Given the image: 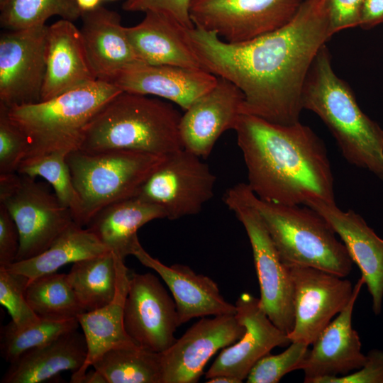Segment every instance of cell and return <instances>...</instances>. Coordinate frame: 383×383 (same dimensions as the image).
<instances>
[{"label":"cell","instance_id":"cell-1","mask_svg":"<svg viewBox=\"0 0 383 383\" xmlns=\"http://www.w3.org/2000/svg\"><path fill=\"white\" fill-rule=\"evenodd\" d=\"M185 38L201 67L234 84L244 96L241 113L269 122H299L304 82L319 50L331 38L328 0H304L282 27L239 43L194 26Z\"/></svg>","mask_w":383,"mask_h":383},{"label":"cell","instance_id":"cell-2","mask_svg":"<svg viewBox=\"0 0 383 383\" xmlns=\"http://www.w3.org/2000/svg\"><path fill=\"white\" fill-rule=\"evenodd\" d=\"M247 183L261 200L300 205L335 201L334 179L323 140L299 122L281 125L241 113L234 126Z\"/></svg>","mask_w":383,"mask_h":383},{"label":"cell","instance_id":"cell-3","mask_svg":"<svg viewBox=\"0 0 383 383\" xmlns=\"http://www.w3.org/2000/svg\"><path fill=\"white\" fill-rule=\"evenodd\" d=\"M302 105L326 124L350 164L383 181V130L361 110L350 87L337 76L326 45L307 74Z\"/></svg>","mask_w":383,"mask_h":383},{"label":"cell","instance_id":"cell-4","mask_svg":"<svg viewBox=\"0 0 383 383\" xmlns=\"http://www.w3.org/2000/svg\"><path fill=\"white\" fill-rule=\"evenodd\" d=\"M182 114L160 98L121 91L87 124L79 150H131L167 155L183 149Z\"/></svg>","mask_w":383,"mask_h":383},{"label":"cell","instance_id":"cell-5","mask_svg":"<svg viewBox=\"0 0 383 383\" xmlns=\"http://www.w3.org/2000/svg\"><path fill=\"white\" fill-rule=\"evenodd\" d=\"M243 184L287 267H311L343 277L351 273L354 263L347 248L323 216L307 206L261 200Z\"/></svg>","mask_w":383,"mask_h":383},{"label":"cell","instance_id":"cell-6","mask_svg":"<svg viewBox=\"0 0 383 383\" xmlns=\"http://www.w3.org/2000/svg\"><path fill=\"white\" fill-rule=\"evenodd\" d=\"M121 91L113 84L97 79L48 100L8 107L10 119L28 140L24 160L79 150L87 124Z\"/></svg>","mask_w":383,"mask_h":383},{"label":"cell","instance_id":"cell-7","mask_svg":"<svg viewBox=\"0 0 383 383\" xmlns=\"http://www.w3.org/2000/svg\"><path fill=\"white\" fill-rule=\"evenodd\" d=\"M166 156L131 150L70 152L67 162L82 202V226L107 206L137 196Z\"/></svg>","mask_w":383,"mask_h":383},{"label":"cell","instance_id":"cell-8","mask_svg":"<svg viewBox=\"0 0 383 383\" xmlns=\"http://www.w3.org/2000/svg\"><path fill=\"white\" fill-rule=\"evenodd\" d=\"M223 201L243 224L250 240L260 285V307L277 328L288 334L294 323L290 270L282 262L258 211L247 199L243 184L226 190Z\"/></svg>","mask_w":383,"mask_h":383},{"label":"cell","instance_id":"cell-9","mask_svg":"<svg viewBox=\"0 0 383 383\" xmlns=\"http://www.w3.org/2000/svg\"><path fill=\"white\" fill-rule=\"evenodd\" d=\"M0 204L18 230L20 245L15 262L42 253L74 222L70 211L48 185L18 172L0 174Z\"/></svg>","mask_w":383,"mask_h":383},{"label":"cell","instance_id":"cell-10","mask_svg":"<svg viewBox=\"0 0 383 383\" xmlns=\"http://www.w3.org/2000/svg\"><path fill=\"white\" fill-rule=\"evenodd\" d=\"M216 178L201 157L182 149L167 155L137 197L161 208L166 218L199 213L212 199Z\"/></svg>","mask_w":383,"mask_h":383},{"label":"cell","instance_id":"cell-11","mask_svg":"<svg viewBox=\"0 0 383 383\" xmlns=\"http://www.w3.org/2000/svg\"><path fill=\"white\" fill-rule=\"evenodd\" d=\"M304 0H193L194 26L239 43L274 31L289 22Z\"/></svg>","mask_w":383,"mask_h":383},{"label":"cell","instance_id":"cell-12","mask_svg":"<svg viewBox=\"0 0 383 383\" xmlns=\"http://www.w3.org/2000/svg\"><path fill=\"white\" fill-rule=\"evenodd\" d=\"M294 323L287 334L292 342L312 345L350 301L352 282L311 267H292Z\"/></svg>","mask_w":383,"mask_h":383},{"label":"cell","instance_id":"cell-13","mask_svg":"<svg viewBox=\"0 0 383 383\" xmlns=\"http://www.w3.org/2000/svg\"><path fill=\"white\" fill-rule=\"evenodd\" d=\"M47 25L10 30L0 37V104L10 108L41 100Z\"/></svg>","mask_w":383,"mask_h":383},{"label":"cell","instance_id":"cell-14","mask_svg":"<svg viewBox=\"0 0 383 383\" xmlns=\"http://www.w3.org/2000/svg\"><path fill=\"white\" fill-rule=\"evenodd\" d=\"M123 324L136 345L152 352L162 353L176 340L179 326L174 300L153 274L129 272Z\"/></svg>","mask_w":383,"mask_h":383},{"label":"cell","instance_id":"cell-15","mask_svg":"<svg viewBox=\"0 0 383 383\" xmlns=\"http://www.w3.org/2000/svg\"><path fill=\"white\" fill-rule=\"evenodd\" d=\"M235 315L201 317L166 350L160 353L162 383H196L210 358L243 335Z\"/></svg>","mask_w":383,"mask_h":383},{"label":"cell","instance_id":"cell-16","mask_svg":"<svg viewBox=\"0 0 383 383\" xmlns=\"http://www.w3.org/2000/svg\"><path fill=\"white\" fill-rule=\"evenodd\" d=\"M238 320L245 328L243 335L224 348L205 374L206 379L226 375L241 382L253 366L275 347L288 346L287 334L277 328L262 309L259 299L242 293L235 301Z\"/></svg>","mask_w":383,"mask_h":383},{"label":"cell","instance_id":"cell-17","mask_svg":"<svg viewBox=\"0 0 383 383\" xmlns=\"http://www.w3.org/2000/svg\"><path fill=\"white\" fill-rule=\"evenodd\" d=\"M364 284L361 277L349 303L311 345L301 369L304 382L321 383L326 378L345 376L365 364L367 357L352 324L354 306Z\"/></svg>","mask_w":383,"mask_h":383},{"label":"cell","instance_id":"cell-18","mask_svg":"<svg viewBox=\"0 0 383 383\" xmlns=\"http://www.w3.org/2000/svg\"><path fill=\"white\" fill-rule=\"evenodd\" d=\"M243 99L239 88L218 77L215 87L182 115L179 133L184 149L201 158L209 156L223 133L233 130Z\"/></svg>","mask_w":383,"mask_h":383},{"label":"cell","instance_id":"cell-19","mask_svg":"<svg viewBox=\"0 0 383 383\" xmlns=\"http://www.w3.org/2000/svg\"><path fill=\"white\" fill-rule=\"evenodd\" d=\"M304 206L323 216L340 237L365 279L374 313L379 315L383 303V239L359 213L352 209L344 211L335 202L315 199L307 201Z\"/></svg>","mask_w":383,"mask_h":383},{"label":"cell","instance_id":"cell-20","mask_svg":"<svg viewBox=\"0 0 383 383\" xmlns=\"http://www.w3.org/2000/svg\"><path fill=\"white\" fill-rule=\"evenodd\" d=\"M107 82L123 91L170 101L185 111L215 87L218 77L200 68L138 62L121 70Z\"/></svg>","mask_w":383,"mask_h":383},{"label":"cell","instance_id":"cell-21","mask_svg":"<svg viewBox=\"0 0 383 383\" xmlns=\"http://www.w3.org/2000/svg\"><path fill=\"white\" fill-rule=\"evenodd\" d=\"M132 255L155 271L167 284L176 304L179 326L194 318L235 314V305L223 297L209 277L196 273L187 265L167 266L147 252L140 242Z\"/></svg>","mask_w":383,"mask_h":383},{"label":"cell","instance_id":"cell-22","mask_svg":"<svg viewBox=\"0 0 383 383\" xmlns=\"http://www.w3.org/2000/svg\"><path fill=\"white\" fill-rule=\"evenodd\" d=\"M96 79L80 30L72 21L62 18L48 26L46 68L40 101Z\"/></svg>","mask_w":383,"mask_h":383},{"label":"cell","instance_id":"cell-23","mask_svg":"<svg viewBox=\"0 0 383 383\" xmlns=\"http://www.w3.org/2000/svg\"><path fill=\"white\" fill-rule=\"evenodd\" d=\"M80 18L84 45L97 79L108 81L121 70L140 62L118 13L100 6L82 13Z\"/></svg>","mask_w":383,"mask_h":383},{"label":"cell","instance_id":"cell-24","mask_svg":"<svg viewBox=\"0 0 383 383\" xmlns=\"http://www.w3.org/2000/svg\"><path fill=\"white\" fill-rule=\"evenodd\" d=\"M185 28L160 13L148 11L138 24L126 27L141 62L203 69L185 38Z\"/></svg>","mask_w":383,"mask_h":383},{"label":"cell","instance_id":"cell-25","mask_svg":"<svg viewBox=\"0 0 383 383\" xmlns=\"http://www.w3.org/2000/svg\"><path fill=\"white\" fill-rule=\"evenodd\" d=\"M118 281L113 299L103 307L77 316L87 346L84 363L72 373L71 382L79 383L89 367L107 350L135 344L126 332L123 310L128 291L129 270L124 260L116 258Z\"/></svg>","mask_w":383,"mask_h":383},{"label":"cell","instance_id":"cell-26","mask_svg":"<svg viewBox=\"0 0 383 383\" xmlns=\"http://www.w3.org/2000/svg\"><path fill=\"white\" fill-rule=\"evenodd\" d=\"M87 346L83 333L77 330L29 350L10 366L1 383H39L62 371L79 370L85 362Z\"/></svg>","mask_w":383,"mask_h":383},{"label":"cell","instance_id":"cell-27","mask_svg":"<svg viewBox=\"0 0 383 383\" xmlns=\"http://www.w3.org/2000/svg\"><path fill=\"white\" fill-rule=\"evenodd\" d=\"M165 218L158 206L135 196L104 208L86 227L116 257L124 260L140 242L138 229L152 220Z\"/></svg>","mask_w":383,"mask_h":383},{"label":"cell","instance_id":"cell-28","mask_svg":"<svg viewBox=\"0 0 383 383\" xmlns=\"http://www.w3.org/2000/svg\"><path fill=\"white\" fill-rule=\"evenodd\" d=\"M110 251L87 228L72 223L42 253L14 262L6 269L21 274L29 280L57 272L68 263L100 255Z\"/></svg>","mask_w":383,"mask_h":383},{"label":"cell","instance_id":"cell-29","mask_svg":"<svg viewBox=\"0 0 383 383\" xmlns=\"http://www.w3.org/2000/svg\"><path fill=\"white\" fill-rule=\"evenodd\" d=\"M67 277L85 311L103 307L113 299L116 292V257L109 251L75 262Z\"/></svg>","mask_w":383,"mask_h":383},{"label":"cell","instance_id":"cell-30","mask_svg":"<svg viewBox=\"0 0 383 383\" xmlns=\"http://www.w3.org/2000/svg\"><path fill=\"white\" fill-rule=\"evenodd\" d=\"M92 367L108 383H162L160 353L136 344L107 350Z\"/></svg>","mask_w":383,"mask_h":383},{"label":"cell","instance_id":"cell-31","mask_svg":"<svg viewBox=\"0 0 383 383\" xmlns=\"http://www.w3.org/2000/svg\"><path fill=\"white\" fill-rule=\"evenodd\" d=\"M26 298L35 314L43 319L71 320L85 312L67 274L55 272L29 280Z\"/></svg>","mask_w":383,"mask_h":383},{"label":"cell","instance_id":"cell-32","mask_svg":"<svg viewBox=\"0 0 383 383\" xmlns=\"http://www.w3.org/2000/svg\"><path fill=\"white\" fill-rule=\"evenodd\" d=\"M64 150L52 152L40 157L24 160L17 172L30 177H40L52 187L60 201L71 212L73 221L82 226V206L73 184Z\"/></svg>","mask_w":383,"mask_h":383},{"label":"cell","instance_id":"cell-33","mask_svg":"<svg viewBox=\"0 0 383 383\" xmlns=\"http://www.w3.org/2000/svg\"><path fill=\"white\" fill-rule=\"evenodd\" d=\"M79 325L77 318L65 321L40 318L38 322L23 328H17L11 321L1 329V355L4 360L11 363L26 351L77 330Z\"/></svg>","mask_w":383,"mask_h":383},{"label":"cell","instance_id":"cell-34","mask_svg":"<svg viewBox=\"0 0 383 383\" xmlns=\"http://www.w3.org/2000/svg\"><path fill=\"white\" fill-rule=\"evenodd\" d=\"M0 10L1 26L9 30L45 25L53 16L73 22L82 15L76 0H6Z\"/></svg>","mask_w":383,"mask_h":383},{"label":"cell","instance_id":"cell-35","mask_svg":"<svg viewBox=\"0 0 383 383\" xmlns=\"http://www.w3.org/2000/svg\"><path fill=\"white\" fill-rule=\"evenodd\" d=\"M309 346L302 343L292 342L281 353L266 355L251 369L246 382L277 383L287 373L301 370L309 350Z\"/></svg>","mask_w":383,"mask_h":383},{"label":"cell","instance_id":"cell-36","mask_svg":"<svg viewBox=\"0 0 383 383\" xmlns=\"http://www.w3.org/2000/svg\"><path fill=\"white\" fill-rule=\"evenodd\" d=\"M29 279L16 272L0 268V304L4 306L17 328L38 322L39 318L26 298Z\"/></svg>","mask_w":383,"mask_h":383},{"label":"cell","instance_id":"cell-37","mask_svg":"<svg viewBox=\"0 0 383 383\" xmlns=\"http://www.w3.org/2000/svg\"><path fill=\"white\" fill-rule=\"evenodd\" d=\"M28 151V140L0 104V174L17 172Z\"/></svg>","mask_w":383,"mask_h":383},{"label":"cell","instance_id":"cell-38","mask_svg":"<svg viewBox=\"0 0 383 383\" xmlns=\"http://www.w3.org/2000/svg\"><path fill=\"white\" fill-rule=\"evenodd\" d=\"M193 0H126L123 9L127 11L157 12L162 13L185 28L194 27L190 18Z\"/></svg>","mask_w":383,"mask_h":383},{"label":"cell","instance_id":"cell-39","mask_svg":"<svg viewBox=\"0 0 383 383\" xmlns=\"http://www.w3.org/2000/svg\"><path fill=\"white\" fill-rule=\"evenodd\" d=\"M364 0H328L331 37L342 30L360 26Z\"/></svg>","mask_w":383,"mask_h":383},{"label":"cell","instance_id":"cell-40","mask_svg":"<svg viewBox=\"0 0 383 383\" xmlns=\"http://www.w3.org/2000/svg\"><path fill=\"white\" fill-rule=\"evenodd\" d=\"M360 369L342 377H332L321 383H383V350L372 349Z\"/></svg>","mask_w":383,"mask_h":383},{"label":"cell","instance_id":"cell-41","mask_svg":"<svg viewBox=\"0 0 383 383\" xmlns=\"http://www.w3.org/2000/svg\"><path fill=\"white\" fill-rule=\"evenodd\" d=\"M19 245L18 228L6 208L0 204V268L15 262Z\"/></svg>","mask_w":383,"mask_h":383},{"label":"cell","instance_id":"cell-42","mask_svg":"<svg viewBox=\"0 0 383 383\" xmlns=\"http://www.w3.org/2000/svg\"><path fill=\"white\" fill-rule=\"evenodd\" d=\"M383 22V0H364L360 26L371 28Z\"/></svg>","mask_w":383,"mask_h":383},{"label":"cell","instance_id":"cell-43","mask_svg":"<svg viewBox=\"0 0 383 383\" xmlns=\"http://www.w3.org/2000/svg\"><path fill=\"white\" fill-rule=\"evenodd\" d=\"M79 383H108L106 378L97 370L87 371Z\"/></svg>","mask_w":383,"mask_h":383},{"label":"cell","instance_id":"cell-44","mask_svg":"<svg viewBox=\"0 0 383 383\" xmlns=\"http://www.w3.org/2000/svg\"><path fill=\"white\" fill-rule=\"evenodd\" d=\"M102 0H76L79 10L83 12L91 11L101 6Z\"/></svg>","mask_w":383,"mask_h":383},{"label":"cell","instance_id":"cell-45","mask_svg":"<svg viewBox=\"0 0 383 383\" xmlns=\"http://www.w3.org/2000/svg\"><path fill=\"white\" fill-rule=\"evenodd\" d=\"M208 383H241V382L233 377L218 375L207 379Z\"/></svg>","mask_w":383,"mask_h":383},{"label":"cell","instance_id":"cell-46","mask_svg":"<svg viewBox=\"0 0 383 383\" xmlns=\"http://www.w3.org/2000/svg\"><path fill=\"white\" fill-rule=\"evenodd\" d=\"M6 0H0V6H2Z\"/></svg>","mask_w":383,"mask_h":383},{"label":"cell","instance_id":"cell-47","mask_svg":"<svg viewBox=\"0 0 383 383\" xmlns=\"http://www.w3.org/2000/svg\"><path fill=\"white\" fill-rule=\"evenodd\" d=\"M109 1H116V0H109Z\"/></svg>","mask_w":383,"mask_h":383}]
</instances>
